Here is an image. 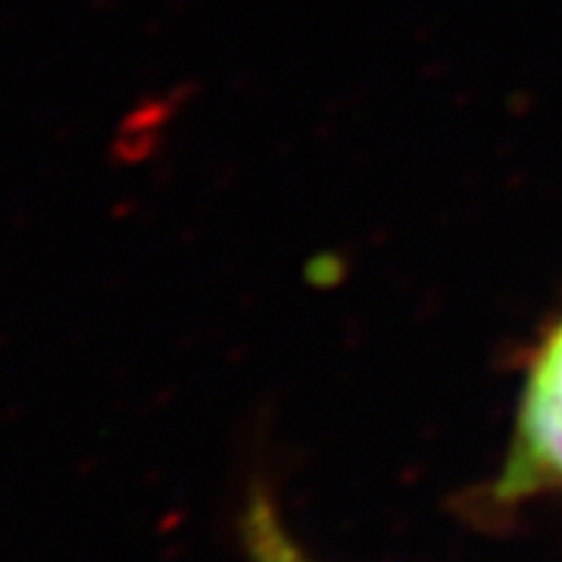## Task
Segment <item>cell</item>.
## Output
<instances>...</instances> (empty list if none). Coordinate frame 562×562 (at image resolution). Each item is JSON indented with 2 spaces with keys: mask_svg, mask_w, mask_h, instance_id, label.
Returning <instances> with one entry per match:
<instances>
[{
  "mask_svg": "<svg viewBox=\"0 0 562 562\" xmlns=\"http://www.w3.org/2000/svg\"><path fill=\"white\" fill-rule=\"evenodd\" d=\"M543 497H562V313L543 325L525 353L506 457L482 503L501 513Z\"/></svg>",
  "mask_w": 562,
  "mask_h": 562,
  "instance_id": "6da1fadb",
  "label": "cell"
},
{
  "mask_svg": "<svg viewBox=\"0 0 562 562\" xmlns=\"http://www.w3.org/2000/svg\"><path fill=\"white\" fill-rule=\"evenodd\" d=\"M241 541L247 562H316L288 531L279 506L266 491H254L244 506Z\"/></svg>",
  "mask_w": 562,
  "mask_h": 562,
  "instance_id": "7a4b0ae2",
  "label": "cell"
}]
</instances>
